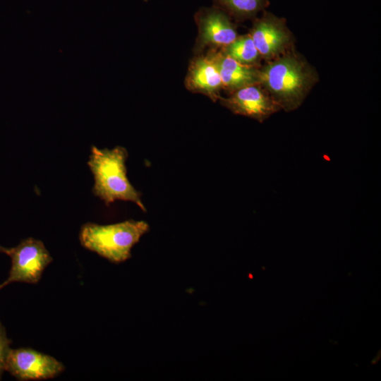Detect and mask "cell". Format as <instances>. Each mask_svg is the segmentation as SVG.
I'll return each instance as SVG.
<instances>
[{"instance_id":"2","label":"cell","mask_w":381,"mask_h":381,"mask_svg":"<svg viewBox=\"0 0 381 381\" xmlns=\"http://www.w3.org/2000/svg\"><path fill=\"white\" fill-rule=\"evenodd\" d=\"M128 157L127 150L122 146L111 150L92 146L87 165L95 179L92 192L107 205L117 200L130 201L145 212L141 193L127 177L126 162Z\"/></svg>"},{"instance_id":"9","label":"cell","mask_w":381,"mask_h":381,"mask_svg":"<svg viewBox=\"0 0 381 381\" xmlns=\"http://www.w3.org/2000/svg\"><path fill=\"white\" fill-rule=\"evenodd\" d=\"M216 50L209 49L206 54L194 55L190 61L184 80V85L188 90L204 95L213 102L219 100L223 89L215 58Z\"/></svg>"},{"instance_id":"1","label":"cell","mask_w":381,"mask_h":381,"mask_svg":"<svg viewBox=\"0 0 381 381\" xmlns=\"http://www.w3.org/2000/svg\"><path fill=\"white\" fill-rule=\"evenodd\" d=\"M316 75L299 57L284 54L260 69V84L286 111L297 109L306 98Z\"/></svg>"},{"instance_id":"8","label":"cell","mask_w":381,"mask_h":381,"mask_svg":"<svg viewBox=\"0 0 381 381\" xmlns=\"http://www.w3.org/2000/svg\"><path fill=\"white\" fill-rule=\"evenodd\" d=\"M249 35L261 58L267 60L283 53L291 39L285 20L268 11L254 19Z\"/></svg>"},{"instance_id":"11","label":"cell","mask_w":381,"mask_h":381,"mask_svg":"<svg viewBox=\"0 0 381 381\" xmlns=\"http://www.w3.org/2000/svg\"><path fill=\"white\" fill-rule=\"evenodd\" d=\"M220 8L237 21L255 19L268 5V0H212Z\"/></svg>"},{"instance_id":"14","label":"cell","mask_w":381,"mask_h":381,"mask_svg":"<svg viewBox=\"0 0 381 381\" xmlns=\"http://www.w3.org/2000/svg\"><path fill=\"white\" fill-rule=\"evenodd\" d=\"M5 249H6V248H4V247H3V246H1L0 245V253H4Z\"/></svg>"},{"instance_id":"6","label":"cell","mask_w":381,"mask_h":381,"mask_svg":"<svg viewBox=\"0 0 381 381\" xmlns=\"http://www.w3.org/2000/svg\"><path fill=\"white\" fill-rule=\"evenodd\" d=\"M64 370L55 358L30 348L11 349L6 365V371L18 380L51 379Z\"/></svg>"},{"instance_id":"13","label":"cell","mask_w":381,"mask_h":381,"mask_svg":"<svg viewBox=\"0 0 381 381\" xmlns=\"http://www.w3.org/2000/svg\"><path fill=\"white\" fill-rule=\"evenodd\" d=\"M11 340L8 338L4 326L0 321V380L6 371V361L11 351Z\"/></svg>"},{"instance_id":"7","label":"cell","mask_w":381,"mask_h":381,"mask_svg":"<svg viewBox=\"0 0 381 381\" xmlns=\"http://www.w3.org/2000/svg\"><path fill=\"white\" fill-rule=\"evenodd\" d=\"M220 104L235 114L264 121L281 108L260 84L250 85L220 97Z\"/></svg>"},{"instance_id":"10","label":"cell","mask_w":381,"mask_h":381,"mask_svg":"<svg viewBox=\"0 0 381 381\" xmlns=\"http://www.w3.org/2000/svg\"><path fill=\"white\" fill-rule=\"evenodd\" d=\"M215 58L222 78L223 89L229 92L254 84H260V68L242 64L225 55L220 49Z\"/></svg>"},{"instance_id":"3","label":"cell","mask_w":381,"mask_h":381,"mask_svg":"<svg viewBox=\"0 0 381 381\" xmlns=\"http://www.w3.org/2000/svg\"><path fill=\"white\" fill-rule=\"evenodd\" d=\"M149 229L146 222L133 219L107 225L88 222L82 226L79 238L84 248L121 262L131 257V248Z\"/></svg>"},{"instance_id":"12","label":"cell","mask_w":381,"mask_h":381,"mask_svg":"<svg viewBox=\"0 0 381 381\" xmlns=\"http://www.w3.org/2000/svg\"><path fill=\"white\" fill-rule=\"evenodd\" d=\"M225 55L245 65L257 66L261 56L249 34L238 35L220 49Z\"/></svg>"},{"instance_id":"5","label":"cell","mask_w":381,"mask_h":381,"mask_svg":"<svg viewBox=\"0 0 381 381\" xmlns=\"http://www.w3.org/2000/svg\"><path fill=\"white\" fill-rule=\"evenodd\" d=\"M198 35L193 46L194 55L206 49H221L238 36L232 18L220 8L202 7L194 15Z\"/></svg>"},{"instance_id":"15","label":"cell","mask_w":381,"mask_h":381,"mask_svg":"<svg viewBox=\"0 0 381 381\" xmlns=\"http://www.w3.org/2000/svg\"><path fill=\"white\" fill-rule=\"evenodd\" d=\"M145 1H147L148 0H144Z\"/></svg>"},{"instance_id":"4","label":"cell","mask_w":381,"mask_h":381,"mask_svg":"<svg viewBox=\"0 0 381 381\" xmlns=\"http://www.w3.org/2000/svg\"><path fill=\"white\" fill-rule=\"evenodd\" d=\"M4 253L11 260L7 279L0 289L14 282L37 284L53 258L44 243L32 237L23 239L13 248H6Z\"/></svg>"}]
</instances>
